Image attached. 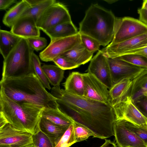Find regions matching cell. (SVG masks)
<instances>
[{"label": "cell", "instance_id": "9c48e42d", "mask_svg": "<svg viewBox=\"0 0 147 147\" xmlns=\"http://www.w3.org/2000/svg\"><path fill=\"white\" fill-rule=\"evenodd\" d=\"M107 58L113 84L123 79L132 80L146 69L132 65L117 57Z\"/></svg>", "mask_w": 147, "mask_h": 147}, {"label": "cell", "instance_id": "d590c367", "mask_svg": "<svg viewBox=\"0 0 147 147\" xmlns=\"http://www.w3.org/2000/svg\"><path fill=\"white\" fill-rule=\"evenodd\" d=\"M27 40L32 48L36 51L42 50L47 45V39L43 37H36L29 38Z\"/></svg>", "mask_w": 147, "mask_h": 147}, {"label": "cell", "instance_id": "60d3db41", "mask_svg": "<svg viewBox=\"0 0 147 147\" xmlns=\"http://www.w3.org/2000/svg\"><path fill=\"white\" fill-rule=\"evenodd\" d=\"M100 147H118L115 142L110 140L105 139V143Z\"/></svg>", "mask_w": 147, "mask_h": 147}, {"label": "cell", "instance_id": "4316f807", "mask_svg": "<svg viewBox=\"0 0 147 147\" xmlns=\"http://www.w3.org/2000/svg\"><path fill=\"white\" fill-rule=\"evenodd\" d=\"M56 1L55 0H43L38 4L26 9L20 18L30 17L34 18L36 21L45 10Z\"/></svg>", "mask_w": 147, "mask_h": 147}, {"label": "cell", "instance_id": "7402d4cb", "mask_svg": "<svg viewBox=\"0 0 147 147\" xmlns=\"http://www.w3.org/2000/svg\"><path fill=\"white\" fill-rule=\"evenodd\" d=\"M41 116L59 126L67 128L74 121L59 108L56 109H44L42 111Z\"/></svg>", "mask_w": 147, "mask_h": 147}, {"label": "cell", "instance_id": "ab89813d", "mask_svg": "<svg viewBox=\"0 0 147 147\" xmlns=\"http://www.w3.org/2000/svg\"><path fill=\"white\" fill-rule=\"evenodd\" d=\"M16 0H0V9L5 10L13 4L17 3Z\"/></svg>", "mask_w": 147, "mask_h": 147}, {"label": "cell", "instance_id": "4dcf8cb0", "mask_svg": "<svg viewBox=\"0 0 147 147\" xmlns=\"http://www.w3.org/2000/svg\"><path fill=\"white\" fill-rule=\"evenodd\" d=\"M117 57L134 65L147 68V58L143 56L137 54H127Z\"/></svg>", "mask_w": 147, "mask_h": 147}, {"label": "cell", "instance_id": "484cf974", "mask_svg": "<svg viewBox=\"0 0 147 147\" xmlns=\"http://www.w3.org/2000/svg\"><path fill=\"white\" fill-rule=\"evenodd\" d=\"M42 68L50 83L54 87L59 86L64 77V70L57 65L44 64Z\"/></svg>", "mask_w": 147, "mask_h": 147}, {"label": "cell", "instance_id": "8992f818", "mask_svg": "<svg viewBox=\"0 0 147 147\" xmlns=\"http://www.w3.org/2000/svg\"><path fill=\"white\" fill-rule=\"evenodd\" d=\"M147 33V25L139 20L125 17H116L114 35L109 44L113 45Z\"/></svg>", "mask_w": 147, "mask_h": 147}, {"label": "cell", "instance_id": "e575fe53", "mask_svg": "<svg viewBox=\"0 0 147 147\" xmlns=\"http://www.w3.org/2000/svg\"><path fill=\"white\" fill-rule=\"evenodd\" d=\"M53 61L57 66L64 70L75 68L79 66L62 55L57 57Z\"/></svg>", "mask_w": 147, "mask_h": 147}, {"label": "cell", "instance_id": "44dd1931", "mask_svg": "<svg viewBox=\"0 0 147 147\" xmlns=\"http://www.w3.org/2000/svg\"><path fill=\"white\" fill-rule=\"evenodd\" d=\"M93 54L88 51L81 42L61 55L80 66L91 60Z\"/></svg>", "mask_w": 147, "mask_h": 147}, {"label": "cell", "instance_id": "8fae6325", "mask_svg": "<svg viewBox=\"0 0 147 147\" xmlns=\"http://www.w3.org/2000/svg\"><path fill=\"white\" fill-rule=\"evenodd\" d=\"M32 135L17 129L9 123L0 127V144L24 147L33 144Z\"/></svg>", "mask_w": 147, "mask_h": 147}, {"label": "cell", "instance_id": "4fadbf2b", "mask_svg": "<svg viewBox=\"0 0 147 147\" xmlns=\"http://www.w3.org/2000/svg\"><path fill=\"white\" fill-rule=\"evenodd\" d=\"M106 86L109 90L113 85L107 57L101 50L91 59L87 71Z\"/></svg>", "mask_w": 147, "mask_h": 147}, {"label": "cell", "instance_id": "ffe728a7", "mask_svg": "<svg viewBox=\"0 0 147 147\" xmlns=\"http://www.w3.org/2000/svg\"><path fill=\"white\" fill-rule=\"evenodd\" d=\"M43 31L51 40L73 36L79 32L72 21L58 24Z\"/></svg>", "mask_w": 147, "mask_h": 147}, {"label": "cell", "instance_id": "8d00e7d4", "mask_svg": "<svg viewBox=\"0 0 147 147\" xmlns=\"http://www.w3.org/2000/svg\"><path fill=\"white\" fill-rule=\"evenodd\" d=\"M133 102L140 112L147 120V94L140 97Z\"/></svg>", "mask_w": 147, "mask_h": 147}, {"label": "cell", "instance_id": "30bf717a", "mask_svg": "<svg viewBox=\"0 0 147 147\" xmlns=\"http://www.w3.org/2000/svg\"><path fill=\"white\" fill-rule=\"evenodd\" d=\"M112 108L116 119H125L147 128V119L134 105L129 94Z\"/></svg>", "mask_w": 147, "mask_h": 147}, {"label": "cell", "instance_id": "d6a6232c", "mask_svg": "<svg viewBox=\"0 0 147 147\" xmlns=\"http://www.w3.org/2000/svg\"><path fill=\"white\" fill-rule=\"evenodd\" d=\"M75 143L73 124L68 128L55 147H69Z\"/></svg>", "mask_w": 147, "mask_h": 147}, {"label": "cell", "instance_id": "f1b7e54d", "mask_svg": "<svg viewBox=\"0 0 147 147\" xmlns=\"http://www.w3.org/2000/svg\"><path fill=\"white\" fill-rule=\"evenodd\" d=\"M74 133L76 143L86 140L90 136L94 137L93 132L86 127L74 121Z\"/></svg>", "mask_w": 147, "mask_h": 147}, {"label": "cell", "instance_id": "9a60e30c", "mask_svg": "<svg viewBox=\"0 0 147 147\" xmlns=\"http://www.w3.org/2000/svg\"><path fill=\"white\" fill-rule=\"evenodd\" d=\"M113 127L118 147H147L144 142L127 128L120 119L115 120Z\"/></svg>", "mask_w": 147, "mask_h": 147}, {"label": "cell", "instance_id": "bcb514c9", "mask_svg": "<svg viewBox=\"0 0 147 147\" xmlns=\"http://www.w3.org/2000/svg\"><path fill=\"white\" fill-rule=\"evenodd\" d=\"M146 94H147V93H146Z\"/></svg>", "mask_w": 147, "mask_h": 147}, {"label": "cell", "instance_id": "d6986e66", "mask_svg": "<svg viewBox=\"0 0 147 147\" xmlns=\"http://www.w3.org/2000/svg\"><path fill=\"white\" fill-rule=\"evenodd\" d=\"M63 84L64 90L67 92L77 96H84L85 85L82 74L72 72Z\"/></svg>", "mask_w": 147, "mask_h": 147}, {"label": "cell", "instance_id": "f546056e", "mask_svg": "<svg viewBox=\"0 0 147 147\" xmlns=\"http://www.w3.org/2000/svg\"><path fill=\"white\" fill-rule=\"evenodd\" d=\"M128 129L142 140L147 146V128L144 127L123 119H120Z\"/></svg>", "mask_w": 147, "mask_h": 147}, {"label": "cell", "instance_id": "7dc6e473", "mask_svg": "<svg viewBox=\"0 0 147 147\" xmlns=\"http://www.w3.org/2000/svg\"></svg>", "mask_w": 147, "mask_h": 147}, {"label": "cell", "instance_id": "603a6c76", "mask_svg": "<svg viewBox=\"0 0 147 147\" xmlns=\"http://www.w3.org/2000/svg\"><path fill=\"white\" fill-rule=\"evenodd\" d=\"M22 38L10 31L0 30V51L4 59L14 48Z\"/></svg>", "mask_w": 147, "mask_h": 147}, {"label": "cell", "instance_id": "52a82bcc", "mask_svg": "<svg viewBox=\"0 0 147 147\" xmlns=\"http://www.w3.org/2000/svg\"><path fill=\"white\" fill-rule=\"evenodd\" d=\"M72 22L69 11L63 3L56 1L49 7L36 21L42 31L58 24Z\"/></svg>", "mask_w": 147, "mask_h": 147}, {"label": "cell", "instance_id": "f35d334b", "mask_svg": "<svg viewBox=\"0 0 147 147\" xmlns=\"http://www.w3.org/2000/svg\"><path fill=\"white\" fill-rule=\"evenodd\" d=\"M127 54L139 55L147 58V45L139 49L128 52L124 55Z\"/></svg>", "mask_w": 147, "mask_h": 147}, {"label": "cell", "instance_id": "b9f144b4", "mask_svg": "<svg viewBox=\"0 0 147 147\" xmlns=\"http://www.w3.org/2000/svg\"><path fill=\"white\" fill-rule=\"evenodd\" d=\"M43 0H26L30 7L33 6L42 2Z\"/></svg>", "mask_w": 147, "mask_h": 147}, {"label": "cell", "instance_id": "277c9868", "mask_svg": "<svg viewBox=\"0 0 147 147\" xmlns=\"http://www.w3.org/2000/svg\"><path fill=\"white\" fill-rule=\"evenodd\" d=\"M45 108L31 104L15 102L0 92V113L15 128L34 134Z\"/></svg>", "mask_w": 147, "mask_h": 147}, {"label": "cell", "instance_id": "ba28073f", "mask_svg": "<svg viewBox=\"0 0 147 147\" xmlns=\"http://www.w3.org/2000/svg\"><path fill=\"white\" fill-rule=\"evenodd\" d=\"M81 43L80 34L51 40L49 45L39 54L41 60L45 62L53 61L57 57L73 49Z\"/></svg>", "mask_w": 147, "mask_h": 147}, {"label": "cell", "instance_id": "ac0fdd59", "mask_svg": "<svg viewBox=\"0 0 147 147\" xmlns=\"http://www.w3.org/2000/svg\"><path fill=\"white\" fill-rule=\"evenodd\" d=\"M132 84V80L125 79L113 84L109 90L110 104L112 107L129 94Z\"/></svg>", "mask_w": 147, "mask_h": 147}, {"label": "cell", "instance_id": "83f0119b", "mask_svg": "<svg viewBox=\"0 0 147 147\" xmlns=\"http://www.w3.org/2000/svg\"><path fill=\"white\" fill-rule=\"evenodd\" d=\"M32 59L34 74L45 88L51 90L50 83L42 68L39 57L34 52L32 54Z\"/></svg>", "mask_w": 147, "mask_h": 147}, {"label": "cell", "instance_id": "3957f363", "mask_svg": "<svg viewBox=\"0 0 147 147\" xmlns=\"http://www.w3.org/2000/svg\"><path fill=\"white\" fill-rule=\"evenodd\" d=\"M116 18L111 11L97 4H92L80 23L79 32L92 37L101 45L105 46L113 39Z\"/></svg>", "mask_w": 147, "mask_h": 147}, {"label": "cell", "instance_id": "e0dca14e", "mask_svg": "<svg viewBox=\"0 0 147 147\" xmlns=\"http://www.w3.org/2000/svg\"><path fill=\"white\" fill-rule=\"evenodd\" d=\"M38 127L49 137L54 147L68 129L59 126L42 116L39 121Z\"/></svg>", "mask_w": 147, "mask_h": 147}, {"label": "cell", "instance_id": "74e56055", "mask_svg": "<svg viewBox=\"0 0 147 147\" xmlns=\"http://www.w3.org/2000/svg\"><path fill=\"white\" fill-rule=\"evenodd\" d=\"M138 12L139 15V20L147 25V9L141 7L138 9Z\"/></svg>", "mask_w": 147, "mask_h": 147}, {"label": "cell", "instance_id": "1f68e13d", "mask_svg": "<svg viewBox=\"0 0 147 147\" xmlns=\"http://www.w3.org/2000/svg\"><path fill=\"white\" fill-rule=\"evenodd\" d=\"M32 141L35 147H54L49 137L39 129L32 135Z\"/></svg>", "mask_w": 147, "mask_h": 147}, {"label": "cell", "instance_id": "5b68a950", "mask_svg": "<svg viewBox=\"0 0 147 147\" xmlns=\"http://www.w3.org/2000/svg\"><path fill=\"white\" fill-rule=\"evenodd\" d=\"M34 50L22 38L4 59L2 79L17 78L34 73L32 63Z\"/></svg>", "mask_w": 147, "mask_h": 147}, {"label": "cell", "instance_id": "7a4b0ae2", "mask_svg": "<svg viewBox=\"0 0 147 147\" xmlns=\"http://www.w3.org/2000/svg\"><path fill=\"white\" fill-rule=\"evenodd\" d=\"M0 92L15 102L46 109L59 108L57 99L47 91L34 73L19 78L2 79Z\"/></svg>", "mask_w": 147, "mask_h": 147}, {"label": "cell", "instance_id": "5bb4252c", "mask_svg": "<svg viewBox=\"0 0 147 147\" xmlns=\"http://www.w3.org/2000/svg\"><path fill=\"white\" fill-rule=\"evenodd\" d=\"M82 75L85 85L84 96L110 105L109 90L107 87L88 73L82 74Z\"/></svg>", "mask_w": 147, "mask_h": 147}, {"label": "cell", "instance_id": "836d02e7", "mask_svg": "<svg viewBox=\"0 0 147 147\" xmlns=\"http://www.w3.org/2000/svg\"><path fill=\"white\" fill-rule=\"evenodd\" d=\"M80 38L82 43L86 49L90 52L94 53L98 50L101 45L96 40L88 36L80 34Z\"/></svg>", "mask_w": 147, "mask_h": 147}, {"label": "cell", "instance_id": "6da1fadb", "mask_svg": "<svg viewBox=\"0 0 147 147\" xmlns=\"http://www.w3.org/2000/svg\"><path fill=\"white\" fill-rule=\"evenodd\" d=\"M56 96L59 104L80 114L82 125L93 132L94 137L105 139L114 136L113 126L116 118L110 105L74 95L63 89Z\"/></svg>", "mask_w": 147, "mask_h": 147}, {"label": "cell", "instance_id": "cb8c5ba5", "mask_svg": "<svg viewBox=\"0 0 147 147\" xmlns=\"http://www.w3.org/2000/svg\"><path fill=\"white\" fill-rule=\"evenodd\" d=\"M129 94L134 102L140 97L147 93V68L134 79Z\"/></svg>", "mask_w": 147, "mask_h": 147}, {"label": "cell", "instance_id": "f6af8a7d", "mask_svg": "<svg viewBox=\"0 0 147 147\" xmlns=\"http://www.w3.org/2000/svg\"><path fill=\"white\" fill-rule=\"evenodd\" d=\"M24 147H35L34 146V145L33 144H32L31 145H30L25 146Z\"/></svg>", "mask_w": 147, "mask_h": 147}, {"label": "cell", "instance_id": "d4e9b609", "mask_svg": "<svg viewBox=\"0 0 147 147\" xmlns=\"http://www.w3.org/2000/svg\"><path fill=\"white\" fill-rule=\"evenodd\" d=\"M30 7L26 0H22L18 3L5 13L2 20L3 23L11 27L25 11Z\"/></svg>", "mask_w": 147, "mask_h": 147}, {"label": "cell", "instance_id": "7bdbcfd3", "mask_svg": "<svg viewBox=\"0 0 147 147\" xmlns=\"http://www.w3.org/2000/svg\"><path fill=\"white\" fill-rule=\"evenodd\" d=\"M142 8L147 9V0L143 1Z\"/></svg>", "mask_w": 147, "mask_h": 147}, {"label": "cell", "instance_id": "7c38bea8", "mask_svg": "<svg viewBox=\"0 0 147 147\" xmlns=\"http://www.w3.org/2000/svg\"><path fill=\"white\" fill-rule=\"evenodd\" d=\"M147 45V33L113 45L101 50L107 57L114 58Z\"/></svg>", "mask_w": 147, "mask_h": 147}, {"label": "cell", "instance_id": "ee69618b", "mask_svg": "<svg viewBox=\"0 0 147 147\" xmlns=\"http://www.w3.org/2000/svg\"><path fill=\"white\" fill-rule=\"evenodd\" d=\"M0 147H11L9 145L6 144H0Z\"/></svg>", "mask_w": 147, "mask_h": 147}, {"label": "cell", "instance_id": "2e32d148", "mask_svg": "<svg viewBox=\"0 0 147 147\" xmlns=\"http://www.w3.org/2000/svg\"><path fill=\"white\" fill-rule=\"evenodd\" d=\"M40 29L33 18L25 16L19 18L11 26L10 32L26 39L40 36Z\"/></svg>", "mask_w": 147, "mask_h": 147}]
</instances>
